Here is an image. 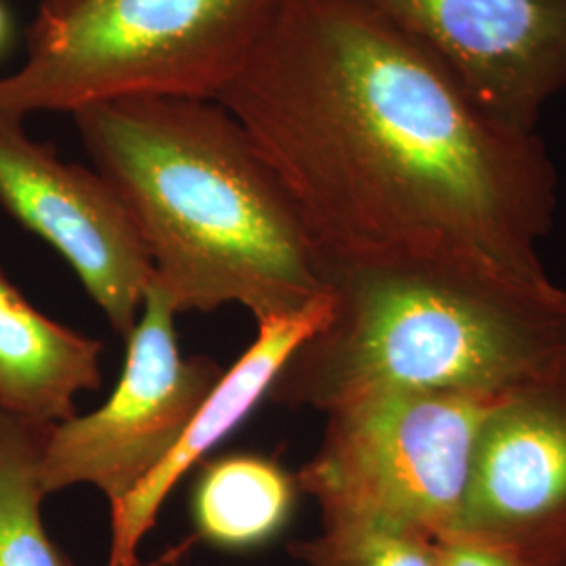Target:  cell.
Returning <instances> with one entry per match:
<instances>
[{
	"instance_id": "6da1fadb",
	"label": "cell",
	"mask_w": 566,
	"mask_h": 566,
	"mask_svg": "<svg viewBox=\"0 0 566 566\" xmlns=\"http://www.w3.org/2000/svg\"><path fill=\"white\" fill-rule=\"evenodd\" d=\"M214 102L280 182L319 271L399 264L525 301L565 292L542 259L558 203L546 143L493 120L365 0H280Z\"/></svg>"
},
{
	"instance_id": "7a4b0ae2",
	"label": "cell",
	"mask_w": 566,
	"mask_h": 566,
	"mask_svg": "<svg viewBox=\"0 0 566 566\" xmlns=\"http://www.w3.org/2000/svg\"><path fill=\"white\" fill-rule=\"evenodd\" d=\"M72 120L177 313L240 304L263 324L327 294L294 208L221 103L137 97Z\"/></svg>"
},
{
	"instance_id": "3957f363",
	"label": "cell",
	"mask_w": 566,
	"mask_h": 566,
	"mask_svg": "<svg viewBox=\"0 0 566 566\" xmlns=\"http://www.w3.org/2000/svg\"><path fill=\"white\" fill-rule=\"evenodd\" d=\"M332 313L269 399L325 416L378 395H502L566 364V290L525 301L399 264L322 271Z\"/></svg>"
},
{
	"instance_id": "277c9868",
	"label": "cell",
	"mask_w": 566,
	"mask_h": 566,
	"mask_svg": "<svg viewBox=\"0 0 566 566\" xmlns=\"http://www.w3.org/2000/svg\"><path fill=\"white\" fill-rule=\"evenodd\" d=\"M280 0H41L0 114H76L137 97L217 99Z\"/></svg>"
},
{
	"instance_id": "5b68a950",
	"label": "cell",
	"mask_w": 566,
	"mask_h": 566,
	"mask_svg": "<svg viewBox=\"0 0 566 566\" xmlns=\"http://www.w3.org/2000/svg\"><path fill=\"white\" fill-rule=\"evenodd\" d=\"M502 395L395 392L344 405L296 472L301 491L324 525L380 523L439 539L455 526L479 430Z\"/></svg>"
},
{
	"instance_id": "8992f818",
	"label": "cell",
	"mask_w": 566,
	"mask_h": 566,
	"mask_svg": "<svg viewBox=\"0 0 566 566\" xmlns=\"http://www.w3.org/2000/svg\"><path fill=\"white\" fill-rule=\"evenodd\" d=\"M175 315L151 280L107 403L51 426L44 437L39 476L46 495L93 485L109 507L120 506L179 443L224 371L202 355H182Z\"/></svg>"
},
{
	"instance_id": "52a82bcc",
	"label": "cell",
	"mask_w": 566,
	"mask_h": 566,
	"mask_svg": "<svg viewBox=\"0 0 566 566\" xmlns=\"http://www.w3.org/2000/svg\"><path fill=\"white\" fill-rule=\"evenodd\" d=\"M451 533L516 566H566V364L489 409Z\"/></svg>"
},
{
	"instance_id": "ba28073f",
	"label": "cell",
	"mask_w": 566,
	"mask_h": 566,
	"mask_svg": "<svg viewBox=\"0 0 566 566\" xmlns=\"http://www.w3.org/2000/svg\"><path fill=\"white\" fill-rule=\"evenodd\" d=\"M23 122L0 114V208L60 252L126 340L154 280L151 259L112 185L34 142Z\"/></svg>"
},
{
	"instance_id": "9c48e42d",
	"label": "cell",
	"mask_w": 566,
	"mask_h": 566,
	"mask_svg": "<svg viewBox=\"0 0 566 566\" xmlns=\"http://www.w3.org/2000/svg\"><path fill=\"white\" fill-rule=\"evenodd\" d=\"M460 82L493 120L537 133L566 88V0H365Z\"/></svg>"
},
{
	"instance_id": "30bf717a",
	"label": "cell",
	"mask_w": 566,
	"mask_h": 566,
	"mask_svg": "<svg viewBox=\"0 0 566 566\" xmlns=\"http://www.w3.org/2000/svg\"><path fill=\"white\" fill-rule=\"evenodd\" d=\"M329 313L332 298L327 292L294 315L259 324L256 340L224 371L163 464L120 506L112 507V542L105 566H137L143 537L156 525L170 491L191 468L202 464L203 458L223 443L263 399H269L285 361L327 322Z\"/></svg>"
},
{
	"instance_id": "8fae6325",
	"label": "cell",
	"mask_w": 566,
	"mask_h": 566,
	"mask_svg": "<svg viewBox=\"0 0 566 566\" xmlns=\"http://www.w3.org/2000/svg\"><path fill=\"white\" fill-rule=\"evenodd\" d=\"M103 344L53 322L0 269V407L32 424L76 416V397L102 386Z\"/></svg>"
},
{
	"instance_id": "7c38bea8",
	"label": "cell",
	"mask_w": 566,
	"mask_h": 566,
	"mask_svg": "<svg viewBox=\"0 0 566 566\" xmlns=\"http://www.w3.org/2000/svg\"><path fill=\"white\" fill-rule=\"evenodd\" d=\"M301 485L264 453L231 451L206 460L191 491V518L208 546L248 552L275 542L290 525Z\"/></svg>"
},
{
	"instance_id": "4fadbf2b",
	"label": "cell",
	"mask_w": 566,
	"mask_h": 566,
	"mask_svg": "<svg viewBox=\"0 0 566 566\" xmlns=\"http://www.w3.org/2000/svg\"><path fill=\"white\" fill-rule=\"evenodd\" d=\"M49 428L0 407V566H76L42 521L39 464Z\"/></svg>"
},
{
	"instance_id": "5bb4252c",
	"label": "cell",
	"mask_w": 566,
	"mask_h": 566,
	"mask_svg": "<svg viewBox=\"0 0 566 566\" xmlns=\"http://www.w3.org/2000/svg\"><path fill=\"white\" fill-rule=\"evenodd\" d=\"M306 566H441L439 539L380 523H334L287 546Z\"/></svg>"
},
{
	"instance_id": "9a60e30c",
	"label": "cell",
	"mask_w": 566,
	"mask_h": 566,
	"mask_svg": "<svg viewBox=\"0 0 566 566\" xmlns=\"http://www.w3.org/2000/svg\"><path fill=\"white\" fill-rule=\"evenodd\" d=\"M439 560L441 566H516L504 556L455 533L439 537Z\"/></svg>"
},
{
	"instance_id": "2e32d148",
	"label": "cell",
	"mask_w": 566,
	"mask_h": 566,
	"mask_svg": "<svg viewBox=\"0 0 566 566\" xmlns=\"http://www.w3.org/2000/svg\"><path fill=\"white\" fill-rule=\"evenodd\" d=\"M9 36H11V15H9L4 2L0 0V53L4 51Z\"/></svg>"
}]
</instances>
